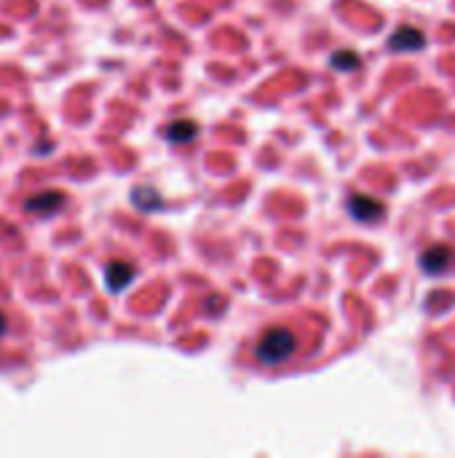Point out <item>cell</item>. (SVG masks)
Returning a JSON list of instances; mask_svg holds the SVG:
<instances>
[{
  "instance_id": "8992f818",
  "label": "cell",
  "mask_w": 455,
  "mask_h": 458,
  "mask_svg": "<svg viewBox=\"0 0 455 458\" xmlns=\"http://www.w3.org/2000/svg\"><path fill=\"white\" fill-rule=\"evenodd\" d=\"M388 46L394 48V51H415V48L426 46V38H423V33L415 30V27H402L399 33L391 35Z\"/></svg>"
},
{
  "instance_id": "5b68a950",
  "label": "cell",
  "mask_w": 455,
  "mask_h": 458,
  "mask_svg": "<svg viewBox=\"0 0 455 458\" xmlns=\"http://www.w3.org/2000/svg\"><path fill=\"white\" fill-rule=\"evenodd\" d=\"M64 206V196L60 191H51V193H38V196H30L24 201V209L27 212H57Z\"/></svg>"
},
{
  "instance_id": "277c9868",
  "label": "cell",
  "mask_w": 455,
  "mask_h": 458,
  "mask_svg": "<svg viewBox=\"0 0 455 458\" xmlns=\"http://www.w3.org/2000/svg\"><path fill=\"white\" fill-rule=\"evenodd\" d=\"M132 279H134V268H132V263H126V260H113V263H108V268H105V284H108L113 292H120Z\"/></svg>"
},
{
  "instance_id": "7a4b0ae2",
  "label": "cell",
  "mask_w": 455,
  "mask_h": 458,
  "mask_svg": "<svg viewBox=\"0 0 455 458\" xmlns=\"http://www.w3.org/2000/svg\"><path fill=\"white\" fill-rule=\"evenodd\" d=\"M455 252L447 247V244H439V247H429L426 252L420 255V268L429 274V277H437V274H442L447 271V265L453 263Z\"/></svg>"
},
{
  "instance_id": "ba28073f",
  "label": "cell",
  "mask_w": 455,
  "mask_h": 458,
  "mask_svg": "<svg viewBox=\"0 0 455 458\" xmlns=\"http://www.w3.org/2000/svg\"><path fill=\"white\" fill-rule=\"evenodd\" d=\"M356 65H359V57L354 51H340V54L332 57V67H337V70H351Z\"/></svg>"
},
{
  "instance_id": "6da1fadb",
  "label": "cell",
  "mask_w": 455,
  "mask_h": 458,
  "mask_svg": "<svg viewBox=\"0 0 455 458\" xmlns=\"http://www.w3.org/2000/svg\"><path fill=\"white\" fill-rule=\"evenodd\" d=\"M295 351H298V335L284 325L265 327L263 333L257 335V340H254V346H252L254 359L265 364V367L284 364Z\"/></svg>"
},
{
  "instance_id": "3957f363",
  "label": "cell",
  "mask_w": 455,
  "mask_h": 458,
  "mask_svg": "<svg viewBox=\"0 0 455 458\" xmlns=\"http://www.w3.org/2000/svg\"><path fill=\"white\" fill-rule=\"evenodd\" d=\"M348 212L354 220H359V223H372L375 217L383 215V204L378 201V199H372V196H351V201H348Z\"/></svg>"
},
{
  "instance_id": "52a82bcc",
  "label": "cell",
  "mask_w": 455,
  "mask_h": 458,
  "mask_svg": "<svg viewBox=\"0 0 455 458\" xmlns=\"http://www.w3.org/2000/svg\"><path fill=\"white\" fill-rule=\"evenodd\" d=\"M196 123H191V121H177L174 126H169V140H174V143H191L193 137H196Z\"/></svg>"
},
{
  "instance_id": "9c48e42d",
  "label": "cell",
  "mask_w": 455,
  "mask_h": 458,
  "mask_svg": "<svg viewBox=\"0 0 455 458\" xmlns=\"http://www.w3.org/2000/svg\"><path fill=\"white\" fill-rule=\"evenodd\" d=\"M9 330V319H6V313L0 311V337H3V333Z\"/></svg>"
}]
</instances>
